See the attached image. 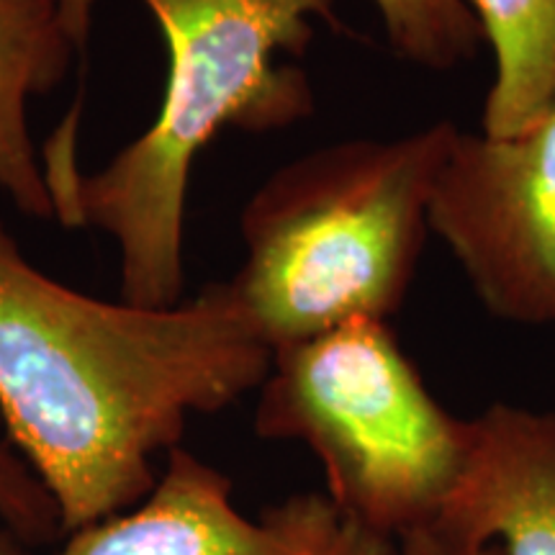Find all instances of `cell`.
<instances>
[{
  "label": "cell",
  "mask_w": 555,
  "mask_h": 555,
  "mask_svg": "<svg viewBox=\"0 0 555 555\" xmlns=\"http://www.w3.org/2000/svg\"><path fill=\"white\" fill-rule=\"evenodd\" d=\"M270 363L229 281L176 307L106 301L39 270L0 221V420L65 535L142 502L191 416L258 391Z\"/></svg>",
  "instance_id": "obj_1"
},
{
  "label": "cell",
  "mask_w": 555,
  "mask_h": 555,
  "mask_svg": "<svg viewBox=\"0 0 555 555\" xmlns=\"http://www.w3.org/2000/svg\"><path fill=\"white\" fill-rule=\"evenodd\" d=\"M168 44L157 119L95 172L47 159L54 219L101 229L119 249L121 298L176 307L185 283V204L201 150L232 127L262 134L314 114L301 57L317 21L339 26L337 0H142Z\"/></svg>",
  "instance_id": "obj_2"
},
{
  "label": "cell",
  "mask_w": 555,
  "mask_h": 555,
  "mask_svg": "<svg viewBox=\"0 0 555 555\" xmlns=\"http://www.w3.org/2000/svg\"><path fill=\"white\" fill-rule=\"evenodd\" d=\"M453 121L397 139H345L278 168L242 208L232 288L270 350L404 304Z\"/></svg>",
  "instance_id": "obj_3"
},
{
  "label": "cell",
  "mask_w": 555,
  "mask_h": 555,
  "mask_svg": "<svg viewBox=\"0 0 555 555\" xmlns=\"http://www.w3.org/2000/svg\"><path fill=\"white\" fill-rule=\"evenodd\" d=\"M255 433L317 455L339 517L388 540L433 525L466 468L474 425L446 412L386 322L278 347Z\"/></svg>",
  "instance_id": "obj_4"
},
{
  "label": "cell",
  "mask_w": 555,
  "mask_h": 555,
  "mask_svg": "<svg viewBox=\"0 0 555 555\" xmlns=\"http://www.w3.org/2000/svg\"><path fill=\"white\" fill-rule=\"evenodd\" d=\"M427 224L491 314L555 324V106L517 134L457 129Z\"/></svg>",
  "instance_id": "obj_5"
},
{
  "label": "cell",
  "mask_w": 555,
  "mask_h": 555,
  "mask_svg": "<svg viewBox=\"0 0 555 555\" xmlns=\"http://www.w3.org/2000/svg\"><path fill=\"white\" fill-rule=\"evenodd\" d=\"M339 522L327 494L242 515L232 481L178 446L142 502L67 532L52 555H327Z\"/></svg>",
  "instance_id": "obj_6"
},
{
  "label": "cell",
  "mask_w": 555,
  "mask_h": 555,
  "mask_svg": "<svg viewBox=\"0 0 555 555\" xmlns=\"http://www.w3.org/2000/svg\"><path fill=\"white\" fill-rule=\"evenodd\" d=\"M435 525L499 555H555V412L491 404Z\"/></svg>",
  "instance_id": "obj_7"
},
{
  "label": "cell",
  "mask_w": 555,
  "mask_h": 555,
  "mask_svg": "<svg viewBox=\"0 0 555 555\" xmlns=\"http://www.w3.org/2000/svg\"><path fill=\"white\" fill-rule=\"evenodd\" d=\"M78 52L60 0H0V189L31 219H54V201L29 101L52 93Z\"/></svg>",
  "instance_id": "obj_8"
},
{
  "label": "cell",
  "mask_w": 555,
  "mask_h": 555,
  "mask_svg": "<svg viewBox=\"0 0 555 555\" xmlns=\"http://www.w3.org/2000/svg\"><path fill=\"white\" fill-rule=\"evenodd\" d=\"M494 52L481 131L517 134L555 106V0H468Z\"/></svg>",
  "instance_id": "obj_9"
},
{
  "label": "cell",
  "mask_w": 555,
  "mask_h": 555,
  "mask_svg": "<svg viewBox=\"0 0 555 555\" xmlns=\"http://www.w3.org/2000/svg\"><path fill=\"white\" fill-rule=\"evenodd\" d=\"M95 0H60L75 44L86 47ZM388 44L416 67L448 73L466 65L483 44V31L468 0H373Z\"/></svg>",
  "instance_id": "obj_10"
},
{
  "label": "cell",
  "mask_w": 555,
  "mask_h": 555,
  "mask_svg": "<svg viewBox=\"0 0 555 555\" xmlns=\"http://www.w3.org/2000/svg\"><path fill=\"white\" fill-rule=\"evenodd\" d=\"M0 525L26 545L54 543L65 535L50 489L13 446L3 420H0Z\"/></svg>",
  "instance_id": "obj_11"
},
{
  "label": "cell",
  "mask_w": 555,
  "mask_h": 555,
  "mask_svg": "<svg viewBox=\"0 0 555 555\" xmlns=\"http://www.w3.org/2000/svg\"><path fill=\"white\" fill-rule=\"evenodd\" d=\"M393 555H499V551L496 545H470L433 522L393 540Z\"/></svg>",
  "instance_id": "obj_12"
},
{
  "label": "cell",
  "mask_w": 555,
  "mask_h": 555,
  "mask_svg": "<svg viewBox=\"0 0 555 555\" xmlns=\"http://www.w3.org/2000/svg\"><path fill=\"white\" fill-rule=\"evenodd\" d=\"M327 555H393V540L343 517Z\"/></svg>",
  "instance_id": "obj_13"
},
{
  "label": "cell",
  "mask_w": 555,
  "mask_h": 555,
  "mask_svg": "<svg viewBox=\"0 0 555 555\" xmlns=\"http://www.w3.org/2000/svg\"><path fill=\"white\" fill-rule=\"evenodd\" d=\"M0 555H29L26 553V543H21L3 525H0Z\"/></svg>",
  "instance_id": "obj_14"
}]
</instances>
